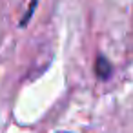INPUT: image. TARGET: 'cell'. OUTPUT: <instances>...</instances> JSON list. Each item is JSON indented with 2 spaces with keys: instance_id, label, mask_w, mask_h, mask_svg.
<instances>
[{
  "instance_id": "6da1fadb",
  "label": "cell",
  "mask_w": 133,
  "mask_h": 133,
  "mask_svg": "<svg viewBox=\"0 0 133 133\" xmlns=\"http://www.w3.org/2000/svg\"><path fill=\"white\" fill-rule=\"evenodd\" d=\"M111 62L104 57V55H98L97 60H95V73L100 80H108L111 77Z\"/></svg>"
},
{
  "instance_id": "7a4b0ae2",
  "label": "cell",
  "mask_w": 133,
  "mask_h": 133,
  "mask_svg": "<svg viewBox=\"0 0 133 133\" xmlns=\"http://www.w3.org/2000/svg\"><path fill=\"white\" fill-rule=\"evenodd\" d=\"M37 4H38V0H33L31 2V6H29V9H28V13H26V17L20 20V28H24L26 24H28V20L31 18V15H33V11H35V8H37Z\"/></svg>"
}]
</instances>
